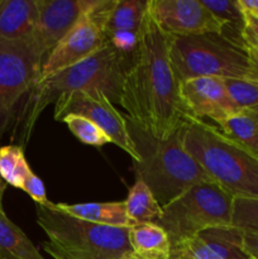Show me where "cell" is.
<instances>
[{"instance_id": "obj_1", "label": "cell", "mask_w": 258, "mask_h": 259, "mask_svg": "<svg viewBox=\"0 0 258 259\" xmlns=\"http://www.w3.org/2000/svg\"><path fill=\"white\" fill-rule=\"evenodd\" d=\"M171 35L149 10L131 55L118 104L128 119L154 138L167 139L192 120L180 95V82L169 60Z\"/></svg>"}, {"instance_id": "obj_2", "label": "cell", "mask_w": 258, "mask_h": 259, "mask_svg": "<svg viewBox=\"0 0 258 259\" xmlns=\"http://www.w3.org/2000/svg\"><path fill=\"white\" fill-rule=\"evenodd\" d=\"M128 131L139 161L133 162L137 179L148 186L162 207L171 204L190 187L212 181L185 149L182 129L167 139L154 138L132 123Z\"/></svg>"}, {"instance_id": "obj_3", "label": "cell", "mask_w": 258, "mask_h": 259, "mask_svg": "<svg viewBox=\"0 0 258 259\" xmlns=\"http://www.w3.org/2000/svg\"><path fill=\"white\" fill-rule=\"evenodd\" d=\"M182 143L207 176L234 197L258 199V158L218 126L192 119Z\"/></svg>"}, {"instance_id": "obj_4", "label": "cell", "mask_w": 258, "mask_h": 259, "mask_svg": "<svg viewBox=\"0 0 258 259\" xmlns=\"http://www.w3.org/2000/svg\"><path fill=\"white\" fill-rule=\"evenodd\" d=\"M37 224L47 238L43 249L53 259H120L133 252L129 228L94 224L39 205Z\"/></svg>"}, {"instance_id": "obj_5", "label": "cell", "mask_w": 258, "mask_h": 259, "mask_svg": "<svg viewBox=\"0 0 258 259\" xmlns=\"http://www.w3.org/2000/svg\"><path fill=\"white\" fill-rule=\"evenodd\" d=\"M129 60L131 56L123 55L108 43L90 57L37 82L32 90L27 126L34 124L48 104H55L60 96L66 94L100 91L111 103H118Z\"/></svg>"}, {"instance_id": "obj_6", "label": "cell", "mask_w": 258, "mask_h": 259, "mask_svg": "<svg viewBox=\"0 0 258 259\" xmlns=\"http://www.w3.org/2000/svg\"><path fill=\"white\" fill-rule=\"evenodd\" d=\"M169 60L179 82L206 76L253 80L244 48L219 34L171 37Z\"/></svg>"}, {"instance_id": "obj_7", "label": "cell", "mask_w": 258, "mask_h": 259, "mask_svg": "<svg viewBox=\"0 0 258 259\" xmlns=\"http://www.w3.org/2000/svg\"><path fill=\"white\" fill-rule=\"evenodd\" d=\"M234 196L214 181L197 184L163 207L157 224L169 237L172 248L217 227L232 225Z\"/></svg>"}, {"instance_id": "obj_8", "label": "cell", "mask_w": 258, "mask_h": 259, "mask_svg": "<svg viewBox=\"0 0 258 259\" xmlns=\"http://www.w3.org/2000/svg\"><path fill=\"white\" fill-rule=\"evenodd\" d=\"M118 0H96L75 27L48 53L38 82L100 51L108 45L106 25Z\"/></svg>"}, {"instance_id": "obj_9", "label": "cell", "mask_w": 258, "mask_h": 259, "mask_svg": "<svg viewBox=\"0 0 258 259\" xmlns=\"http://www.w3.org/2000/svg\"><path fill=\"white\" fill-rule=\"evenodd\" d=\"M45 58L30 40L0 37V129L23 96L34 89Z\"/></svg>"}, {"instance_id": "obj_10", "label": "cell", "mask_w": 258, "mask_h": 259, "mask_svg": "<svg viewBox=\"0 0 258 259\" xmlns=\"http://www.w3.org/2000/svg\"><path fill=\"white\" fill-rule=\"evenodd\" d=\"M73 114L89 119L99 126L111 143L123 149L133 162L139 161L128 131V120L115 109L110 99L100 91H76L60 96L55 103V119L62 121L65 116Z\"/></svg>"}, {"instance_id": "obj_11", "label": "cell", "mask_w": 258, "mask_h": 259, "mask_svg": "<svg viewBox=\"0 0 258 259\" xmlns=\"http://www.w3.org/2000/svg\"><path fill=\"white\" fill-rule=\"evenodd\" d=\"M148 10L157 24L171 37L224 35L225 25L201 0H148Z\"/></svg>"}, {"instance_id": "obj_12", "label": "cell", "mask_w": 258, "mask_h": 259, "mask_svg": "<svg viewBox=\"0 0 258 259\" xmlns=\"http://www.w3.org/2000/svg\"><path fill=\"white\" fill-rule=\"evenodd\" d=\"M96 0H37L38 23L30 42L43 58L75 27Z\"/></svg>"}, {"instance_id": "obj_13", "label": "cell", "mask_w": 258, "mask_h": 259, "mask_svg": "<svg viewBox=\"0 0 258 259\" xmlns=\"http://www.w3.org/2000/svg\"><path fill=\"white\" fill-rule=\"evenodd\" d=\"M180 95L192 119L222 121L240 110L228 94L224 78L217 76L196 77L180 82Z\"/></svg>"}, {"instance_id": "obj_14", "label": "cell", "mask_w": 258, "mask_h": 259, "mask_svg": "<svg viewBox=\"0 0 258 259\" xmlns=\"http://www.w3.org/2000/svg\"><path fill=\"white\" fill-rule=\"evenodd\" d=\"M38 23L37 0H0V37L32 40Z\"/></svg>"}, {"instance_id": "obj_15", "label": "cell", "mask_w": 258, "mask_h": 259, "mask_svg": "<svg viewBox=\"0 0 258 259\" xmlns=\"http://www.w3.org/2000/svg\"><path fill=\"white\" fill-rule=\"evenodd\" d=\"M52 209L94 224L108 225L115 228L133 227L126 214L125 202H88V204H63V202H50ZM47 206V207H48Z\"/></svg>"}, {"instance_id": "obj_16", "label": "cell", "mask_w": 258, "mask_h": 259, "mask_svg": "<svg viewBox=\"0 0 258 259\" xmlns=\"http://www.w3.org/2000/svg\"><path fill=\"white\" fill-rule=\"evenodd\" d=\"M128 238L133 253L144 259H159L171 254L168 234L157 223L133 225L129 228Z\"/></svg>"}, {"instance_id": "obj_17", "label": "cell", "mask_w": 258, "mask_h": 259, "mask_svg": "<svg viewBox=\"0 0 258 259\" xmlns=\"http://www.w3.org/2000/svg\"><path fill=\"white\" fill-rule=\"evenodd\" d=\"M0 255L7 259H46L20 228L0 210Z\"/></svg>"}, {"instance_id": "obj_18", "label": "cell", "mask_w": 258, "mask_h": 259, "mask_svg": "<svg viewBox=\"0 0 258 259\" xmlns=\"http://www.w3.org/2000/svg\"><path fill=\"white\" fill-rule=\"evenodd\" d=\"M219 129L258 158V113L242 109L222 121Z\"/></svg>"}, {"instance_id": "obj_19", "label": "cell", "mask_w": 258, "mask_h": 259, "mask_svg": "<svg viewBox=\"0 0 258 259\" xmlns=\"http://www.w3.org/2000/svg\"><path fill=\"white\" fill-rule=\"evenodd\" d=\"M124 202L126 214L133 225L157 223L163 211V207L158 204L148 186L139 179H137L136 184L129 189Z\"/></svg>"}, {"instance_id": "obj_20", "label": "cell", "mask_w": 258, "mask_h": 259, "mask_svg": "<svg viewBox=\"0 0 258 259\" xmlns=\"http://www.w3.org/2000/svg\"><path fill=\"white\" fill-rule=\"evenodd\" d=\"M199 237L214 250L218 259H252L243 249V229L233 225L217 227L200 233Z\"/></svg>"}, {"instance_id": "obj_21", "label": "cell", "mask_w": 258, "mask_h": 259, "mask_svg": "<svg viewBox=\"0 0 258 259\" xmlns=\"http://www.w3.org/2000/svg\"><path fill=\"white\" fill-rule=\"evenodd\" d=\"M148 12V0H118L106 25V37L115 32H139Z\"/></svg>"}, {"instance_id": "obj_22", "label": "cell", "mask_w": 258, "mask_h": 259, "mask_svg": "<svg viewBox=\"0 0 258 259\" xmlns=\"http://www.w3.org/2000/svg\"><path fill=\"white\" fill-rule=\"evenodd\" d=\"M32 172L22 147L9 144L0 148V177L5 184L22 190Z\"/></svg>"}, {"instance_id": "obj_23", "label": "cell", "mask_w": 258, "mask_h": 259, "mask_svg": "<svg viewBox=\"0 0 258 259\" xmlns=\"http://www.w3.org/2000/svg\"><path fill=\"white\" fill-rule=\"evenodd\" d=\"M61 123H65L71 131V133L83 144L93 147H103L105 144L111 143V139L99 128L96 124L81 115L65 116Z\"/></svg>"}, {"instance_id": "obj_24", "label": "cell", "mask_w": 258, "mask_h": 259, "mask_svg": "<svg viewBox=\"0 0 258 259\" xmlns=\"http://www.w3.org/2000/svg\"><path fill=\"white\" fill-rule=\"evenodd\" d=\"M224 83L230 99L240 110L258 106V80L224 78Z\"/></svg>"}, {"instance_id": "obj_25", "label": "cell", "mask_w": 258, "mask_h": 259, "mask_svg": "<svg viewBox=\"0 0 258 259\" xmlns=\"http://www.w3.org/2000/svg\"><path fill=\"white\" fill-rule=\"evenodd\" d=\"M232 225L258 232V199L234 197Z\"/></svg>"}, {"instance_id": "obj_26", "label": "cell", "mask_w": 258, "mask_h": 259, "mask_svg": "<svg viewBox=\"0 0 258 259\" xmlns=\"http://www.w3.org/2000/svg\"><path fill=\"white\" fill-rule=\"evenodd\" d=\"M139 32H115L108 34V42L115 50L125 56H131L136 50L139 39Z\"/></svg>"}, {"instance_id": "obj_27", "label": "cell", "mask_w": 258, "mask_h": 259, "mask_svg": "<svg viewBox=\"0 0 258 259\" xmlns=\"http://www.w3.org/2000/svg\"><path fill=\"white\" fill-rule=\"evenodd\" d=\"M22 190L25 194L29 195L30 199H32L35 204L39 205V206L47 207L48 205H50L51 201L47 199L43 181L34 174V172H32V174L28 176L24 185H23Z\"/></svg>"}, {"instance_id": "obj_28", "label": "cell", "mask_w": 258, "mask_h": 259, "mask_svg": "<svg viewBox=\"0 0 258 259\" xmlns=\"http://www.w3.org/2000/svg\"><path fill=\"white\" fill-rule=\"evenodd\" d=\"M243 38V47H244L245 53H247L248 58H249L250 67H252L253 73V80H258V45L253 42L249 38L244 37Z\"/></svg>"}, {"instance_id": "obj_29", "label": "cell", "mask_w": 258, "mask_h": 259, "mask_svg": "<svg viewBox=\"0 0 258 259\" xmlns=\"http://www.w3.org/2000/svg\"><path fill=\"white\" fill-rule=\"evenodd\" d=\"M243 249L252 259H258V232L243 229Z\"/></svg>"}, {"instance_id": "obj_30", "label": "cell", "mask_w": 258, "mask_h": 259, "mask_svg": "<svg viewBox=\"0 0 258 259\" xmlns=\"http://www.w3.org/2000/svg\"><path fill=\"white\" fill-rule=\"evenodd\" d=\"M242 35L249 38L258 45V18L244 13V29Z\"/></svg>"}, {"instance_id": "obj_31", "label": "cell", "mask_w": 258, "mask_h": 259, "mask_svg": "<svg viewBox=\"0 0 258 259\" xmlns=\"http://www.w3.org/2000/svg\"><path fill=\"white\" fill-rule=\"evenodd\" d=\"M243 13L258 18V0H238Z\"/></svg>"}, {"instance_id": "obj_32", "label": "cell", "mask_w": 258, "mask_h": 259, "mask_svg": "<svg viewBox=\"0 0 258 259\" xmlns=\"http://www.w3.org/2000/svg\"><path fill=\"white\" fill-rule=\"evenodd\" d=\"M5 189H7V184L3 181V179L0 177V210H4L3 209V195H4Z\"/></svg>"}, {"instance_id": "obj_33", "label": "cell", "mask_w": 258, "mask_h": 259, "mask_svg": "<svg viewBox=\"0 0 258 259\" xmlns=\"http://www.w3.org/2000/svg\"><path fill=\"white\" fill-rule=\"evenodd\" d=\"M179 255H180L179 250H176V249H172V250H171V254H169L168 257L159 258V259H179Z\"/></svg>"}, {"instance_id": "obj_34", "label": "cell", "mask_w": 258, "mask_h": 259, "mask_svg": "<svg viewBox=\"0 0 258 259\" xmlns=\"http://www.w3.org/2000/svg\"><path fill=\"white\" fill-rule=\"evenodd\" d=\"M120 259H144V258H142V257H139V255H137L136 253H129V254H126V255H124L123 258H120Z\"/></svg>"}, {"instance_id": "obj_35", "label": "cell", "mask_w": 258, "mask_h": 259, "mask_svg": "<svg viewBox=\"0 0 258 259\" xmlns=\"http://www.w3.org/2000/svg\"><path fill=\"white\" fill-rule=\"evenodd\" d=\"M179 253H180V255H179V259H191V258H189V257H187V255L182 254L181 252H179Z\"/></svg>"}, {"instance_id": "obj_36", "label": "cell", "mask_w": 258, "mask_h": 259, "mask_svg": "<svg viewBox=\"0 0 258 259\" xmlns=\"http://www.w3.org/2000/svg\"><path fill=\"white\" fill-rule=\"evenodd\" d=\"M252 110H254L255 113H258V106H255V108H252Z\"/></svg>"}, {"instance_id": "obj_37", "label": "cell", "mask_w": 258, "mask_h": 259, "mask_svg": "<svg viewBox=\"0 0 258 259\" xmlns=\"http://www.w3.org/2000/svg\"><path fill=\"white\" fill-rule=\"evenodd\" d=\"M0 259H7V258H4V257H2V255H0Z\"/></svg>"}]
</instances>
